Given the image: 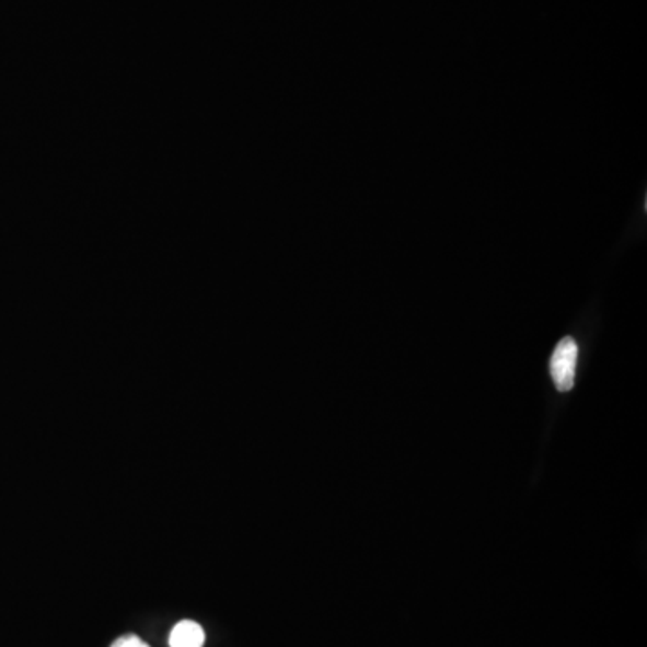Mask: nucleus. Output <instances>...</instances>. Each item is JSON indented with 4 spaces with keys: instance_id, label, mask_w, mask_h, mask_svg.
<instances>
[{
    "instance_id": "nucleus-1",
    "label": "nucleus",
    "mask_w": 647,
    "mask_h": 647,
    "mask_svg": "<svg viewBox=\"0 0 647 647\" xmlns=\"http://www.w3.org/2000/svg\"><path fill=\"white\" fill-rule=\"evenodd\" d=\"M577 344L574 338L567 336L557 344L551 357L552 382L556 383L557 391L567 392L574 386L577 367Z\"/></svg>"
},
{
    "instance_id": "nucleus-3",
    "label": "nucleus",
    "mask_w": 647,
    "mask_h": 647,
    "mask_svg": "<svg viewBox=\"0 0 647 647\" xmlns=\"http://www.w3.org/2000/svg\"><path fill=\"white\" fill-rule=\"evenodd\" d=\"M111 647H150L148 644L142 643L141 638L137 635H125L114 640Z\"/></svg>"
},
{
    "instance_id": "nucleus-2",
    "label": "nucleus",
    "mask_w": 647,
    "mask_h": 647,
    "mask_svg": "<svg viewBox=\"0 0 647 647\" xmlns=\"http://www.w3.org/2000/svg\"><path fill=\"white\" fill-rule=\"evenodd\" d=\"M206 632L195 621H181L170 633V647H204Z\"/></svg>"
}]
</instances>
